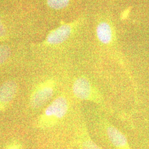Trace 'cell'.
Instances as JSON below:
<instances>
[{"instance_id":"obj_1","label":"cell","mask_w":149,"mask_h":149,"mask_svg":"<svg viewBox=\"0 0 149 149\" xmlns=\"http://www.w3.org/2000/svg\"><path fill=\"white\" fill-rule=\"evenodd\" d=\"M72 92L74 97L81 101L95 103L98 105L104 104V99L100 91L93 82L85 76H80L74 80Z\"/></svg>"},{"instance_id":"obj_2","label":"cell","mask_w":149,"mask_h":149,"mask_svg":"<svg viewBox=\"0 0 149 149\" xmlns=\"http://www.w3.org/2000/svg\"><path fill=\"white\" fill-rule=\"evenodd\" d=\"M69 108V102L66 98L59 96L55 98L46 108L42 115L39 120L40 125L42 127L53 126L66 115Z\"/></svg>"},{"instance_id":"obj_3","label":"cell","mask_w":149,"mask_h":149,"mask_svg":"<svg viewBox=\"0 0 149 149\" xmlns=\"http://www.w3.org/2000/svg\"><path fill=\"white\" fill-rule=\"evenodd\" d=\"M56 84L53 80H49L40 86L32 95L31 104L34 108L45 105L53 97Z\"/></svg>"},{"instance_id":"obj_4","label":"cell","mask_w":149,"mask_h":149,"mask_svg":"<svg viewBox=\"0 0 149 149\" xmlns=\"http://www.w3.org/2000/svg\"><path fill=\"white\" fill-rule=\"evenodd\" d=\"M102 128L107 138L115 149H132L124 134L110 123L102 122Z\"/></svg>"},{"instance_id":"obj_5","label":"cell","mask_w":149,"mask_h":149,"mask_svg":"<svg viewBox=\"0 0 149 149\" xmlns=\"http://www.w3.org/2000/svg\"><path fill=\"white\" fill-rule=\"evenodd\" d=\"M17 91V85L12 81H7L0 86V108L7 105L14 98Z\"/></svg>"},{"instance_id":"obj_6","label":"cell","mask_w":149,"mask_h":149,"mask_svg":"<svg viewBox=\"0 0 149 149\" xmlns=\"http://www.w3.org/2000/svg\"><path fill=\"white\" fill-rule=\"evenodd\" d=\"M76 143L79 149H102L92 140L84 125L79 128Z\"/></svg>"},{"instance_id":"obj_7","label":"cell","mask_w":149,"mask_h":149,"mask_svg":"<svg viewBox=\"0 0 149 149\" xmlns=\"http://www.w3.org/2000/svg\"><path fill=\"white\" fill-rule=\"evenodd\" d=\"M71 28L68 25H64L51 32L47 38V41L50 44H58L63 43L70 36Z\"/></svg>"},{"instance_id":"obj_8","label":"cell","mask_w":149,"mask_h":149,"mask_svg":"<svg viewBox=\"0 0 149 149\" xmlns=\"http://www.w3.org/2000/svg\"><path fill=\"white\" fill-rule=\"evenodd\" d=\"M97 35L99 40L104 44L112 42V31L111 26L106 22H102L97 28Z\"/></svg>"},{"instance_id":"obj_9","label":"cell","mask_w":149,"mask_h":149,"mask_svg":"<svg viewBox=\"0 0 149 149\" xmlns=\"http://www.w3.org/2000/svg\"><path fill=\"white\" fill-rule=\"evenodd\" d=\"M70 0H48V5L54 9H61L66 7Z\"/></svg>"},{"instance_id":"obj_10","label":"cell","mask_w":149,"mask_h":149,"mask_svg":"<svg viewBox=\"0 0 149 149\" xmlns=\"http://www.w3.org/2000/svg\"><path fill=\"white\" fill-rule=\"evenodd\" d=\"M10 55V49L6 45L0 46V64L5 62Z\"/></svg>"},{"instance_id":"obj_11","label":"cell","mask_w":149,"mask_h":149,"mask_svg":"<svg viewBox=\"0 0 149 149\" xmlns=\"http://www.w3.org/2000/svg\"><path fill=\"white\" fill-rule=\"evenodd\" d=\"M5 35V29L0 19V38L3 37Z\"/></svg>"},{"instance_id":"obj_12","label":"cell","mask_w":149,"mask_h":149,"mask_svg":"<svg viewBox=\"0 0 149 149\" xmlns=\"http://www.w3.org/2000/svg\"></svg>"}]
</instances>
